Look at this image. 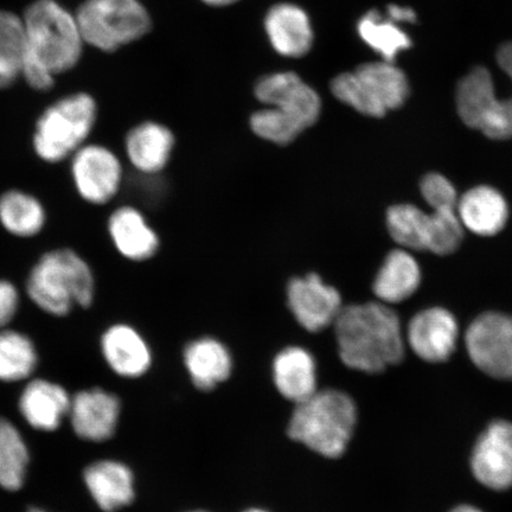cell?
I'll return each mask as SVG.
<instances>
[{
	"mask_svg": "<svg viewBox=\"0 0 512 512\" xmlns=\"http://www.w3.org/2000/svg\"><path fill=\"white\" fill-rule=\"evenodd\" d=\"M471 470L485 488H512V422L494 421L479 435L471 454Z\"/></svg>",
	"mask_w": 512,
	"mask_h": 512,
	"instance_id": "obj_15",
	"label": "cell"
},
{
	"mask_svg": "<svg viewBox=\"0 0 512 512\" xmlns=\"http://www.w3.org/2000/svg\"><path fill=\"white\" fill-rule=\"evenodd\" d=\"M471 361L486 375L512 380V316L488 312L479 316L466 332Z\"/></svg>",
	"mask_w": 512,
	"mask_h": 512,
	"instance_id": "obj_11",
	"label": "cell"
},
{
	"mask_svg": "<svg viewBox=\"0 0 512 512\" xmlns=\"http://www.w3.org/2000/svg\"><path fill=\"white\" fill-rule=\"evenodd\" d=\"M121 403L117 395L102 388L81 390L70 403L73 430L83 440L101 443L117 430Z\"/></svg>",
	"mask_w": 512,
	"mask_h": 512,
	"instance_id": "obj_18",
	"label": "cell"
},
{
	"mask_svg": "<svg viewBox=\"0 0 512 512\" xmlns=\"http://www.w3.org/2000/svg\"><path fill=\"white\" fill-rule=\"evenodd\" d=\"M451 512H484L483 510H480L476 507H473V505L464 504L459 505V507L454 508Z\"/></svg>",
	"mask_w": 512,
	"mask_h": 512,
	"instance_id": "obj_35",
	"label": "cell"
},
{
	"mask_svg": "<svg viewBox=\"0 0 512 512\" xmlns=\"http://www.w3.org/2000/svg\"><path fill=\"white\" fill-rule=\"evenodd\" d=\"M332 328L339 360L351 370L380 374L405 357L400 318L389 305H344Z\"/></svg>",
	"mask_w": 512,
	"mask_h": 512,
	"instance_id": "obj_2",
	"label": "cell"
},
{
	"mask_svg": "<svg viewBox=\"0 0 512 512\" xmlns=\"http://www.w3.org/2000/svg\"><path fill=\"white\" fill-rule=\"evenodd\" d=\"M266 32L277 53L286 57H302L309 53L313 31L309 17L293 4H279L268 11Z\"/></svg>",
	"mask_w": 512,
	"mask_h": 512,
	"instance_id": "obj_26",
	"label": "cell"
},
{
	"mask_svg": "<svg viewBox=\"0 0 512 512\" xmlns=\"http://www.w3.org/2000/svg\"><path fill=\"white\" fill-rule=\"evenodd\" d=\"M96 104L88 94L68 96L50 106L38 119L32 150L49 165L66 162L87 144L96 123Z\"/></svg>",
	"mask_w": 512,
	"mask_h": 512,
	"instance_id": "obj_5",
	"label": "cell"
},
{
	"mask_svg": "<svg viewBox=\"0 0 512 512\" xmlns=\"http://www.w3.org/2000/svg\"><path fill=\"white\" fill-rule=\"evenodd\" d=\"M357 406L347 393L318 390L298 403L288 422V437L324 458L342 457L357 424Z\"/></svg>",
	"mask_w": 512,
	"mask_h": 512,
	"instance_id": "obj_4",
	"label": "cell"
},
{
	"mask_svg": "<svg viewBox=\"0 0 512 512\" xmlns=\"http://www.w3.org/2000/svg\"><path fill=\"white\" fill-rule=\"evenodd\" d=\"M286 304L300 328L310 334L332 328L344 307L341 292L315 272L288 281Z\"/></svg>",
	"mask_w": 512,
	"mask_h": 512,
	"instance_id": "obj_12",
	"label": "cell"
},
{
	"mask_svg": "<svg viewBox=\"0 0 512 512\" xmlns=\"http://www.w3.org/2000/svg\"><path fill=\"white\" fill-rule=\"evenodd\" d=\"M23 297L15 280L0 277V330L14 325L22 310Z\"/></svg>",
	"mask_w": 512,
	"mask_h": 512,
	"instance_id": "obj_33",
	"label": "cell"
},
{
	"mask_svg": "<svg viewBox=\"0 0 512 512\" xmlns=\"http://www.w3.org/2000/svg\"><path fill=\"white\" fill-rule=\"evenodd\" d=\"M70 183L79 200L92 208L110 206L125 184L121 159L105 145L85 144L69 159Z\"/></svg>",
	"mask_w": 512,
	"mask_h": 512,
	"instance_id": "obj_10",
	"label": "cell"
},
{
	"mask_svg": "<svg viewBox=\"0 0 512 512\" xmlns=\"http://www.w3.org/2000/svg\"><path fill=\"white\" fill-rule=\"evenodd\" d=\"M175 147V137L168 127L147 121L126 134L128 163L140 175L156 176L168 166Z\"/></svg>",
	"mask_w": 512,
	"mask_h": 512,
	"instance_id": "obj_22",
	"label": "cell"
},
{
	"mask_svg": "<svg viewBox=\"0 0 512 512\" xmlns=\"http://www.w3.org/2000/svg\"><path fill=\"white\" fill-rule=\"evenodd\" d=\"M425 213L413 204H396L387 211L392 239L405 249L450 255L462 246L464 227L457 207H435Z\"/></svg>",
	"mask_w": 512,
	"mask_h": 512,
	"instance_id": "obj_7",
	"label": "cell"
},
{
	"mask_svg": "<svg viewBox=\"0 0 512 512\" xmlns=\"http://www.w3.org/2000/svg\"><path fill=\"white\" fill-rule=\"evenodd\" d=\"M106 234L115 253L131 264H144L158 254L160 238L144 211L133 204L114 207L106 217Z\"/></svg>",
	"mask_w": 512,
	"mask_h": 512,
	"instance_id": "obj_14",
	"label": "cell"
},
{
	"mask_svg": "<svg viewBox=\"0 0 512 512\" xmlns=\"http://www.w3.org/2000/svg\"><path fill=\"white\" fill-rule=\"evenodd\" d=\"M83 42L114 51L142 38L151 19L139 0H86L75 15Z\"/></svg>",
	"mask_w": 512,
	"mask_h": 512,
	"instance_id": "obj_9",
	"label": "cell"
},
{
	"mask_svg": "<svg viewBox=\"0 0 512 512\" xmlns=\"http://www.w3.org/2000/svg\"><path fill=\"white\" fill-rule=\"evenodd\" d=\"M98 277L91 261L72 246H56L37 256L23 280V294L37 311L51 319L93 310Z\"/></svg>",
	"mask_w": 512,
	"mask_h": 512,
	"instance_id": "obj_1",
	"label": "cell"
},
{
	"mask_svg": "<svg viewBox=\"0 0 512 512\" xmlns=\"http://www.w3.org/2000/svg\"><path fill=\"white\" fill-rule=\"evenodd\" d=\"M70 398L61 384L47 379H31L19 396V411L25 421L38 431L57 430L69 414Z\"/></svg>",
	"mask_w": 512,
	"mask_h": 512,
	"instance_id": "obj_21",
	"label": "cell"
},
{
	"mask_svg": "<svg viewBox=\"0 0 512 512\" xmlns=\"http://www.w3.org/2000/svg\"><path fill=\"white\" fill-rule=\"evenodd\" d=\"M28 465L29 451L21 433L10 421L0 418V486L8 491L21 489Z\"/></svg>",
	"mask_w": 512,
	"mask_h": 512,
	"instance_id": "obj_30",
	"label": "cell"
},
{
	"mask_svg": "<svg viewBox=\"0 0 512 512\" xmlns=\"http://www.w3.org/2000/svg\"><path fill=\"white\" fill-rule=\"evenodd\" d=\"M331 91L358 113L382 118L405 104L409 85L402 70L382 61L362 64L354 73L338 75L331 82Z\"/></svg>",
	"mask_w": 512,
	"mask_h": 512,
	"instance_id": "obj_8",
	"label": "cell"
},
{
	"mask_svg": "<svg viewBox=\"0 0 512 512\" xmlns=\"http://www.w3.org/2000/svg\"><path fill=\"white\" fill-rule=\"evenodd\" d=\"M358 34L368 46L383 57L384 62L393 63L400 51L411 48L412 42L398 23L383 18L377 11H369L357 25Z\"/></svg>",
	"mask_w": 512,
	"mask_h": 512,
	"instance_id": "obj_31",
	"label": "cell"
},
{
	"mask_svg": "<svg viewBox=\"0 0 512 512\" xmlns=\"http://www.w3.org/2000/svg\"><path fill=\"white\" fill-rule=\"evenodd\" d=\"M499 67L512 81V42L498 50ZM495 83L489 70L478 67L459 82L457 106L464 123L496 140L512 138V93L504 98L494 95Z\"/></svg>",
	"mask_w": 512,
	"mask_h": 512,
	"instance_id": "obj_6",
	"label": "cell"
},
{
	"mask_svg": "<svg viewBox=\"0 0 512 512\" xmlns=\"http://www.w3.org/2000/svg\"><path fill=\"white\" fill-rule=\"evenodd\" d=\"M29 512H46L41 509H30Z\"/></svg>",
	"mask_w": 512,
	"mask_h": 512,
	"instance_id": "obj_38",
	"label": "cell"
},
{
	"mask_svg": "<svg viewBox=\"0 0 512 512\" xmlns=\"http://www.w3.org/2000/svg\"><path fill=\"white\" fill-rule=\"evenodd\" d=\"M203 2L213 6H226L238 2V0H203Z\"/></svg>",
	"mask_w": 512,
	"mask_h": 512,
	"instance_id": "obj_36",
	"label": "cell"
},
{
	"mask_svg": "<svg viewBox=\"0 0 512 512\" xmlns=\"http://www.w3.org/2000/svg\"><path fill=\"white\" fill-rule=\"evenodd\" d=\"M387 17L396 23L408 22L414 23L416 21L415 12L409 8H402L399 5L388 6Z\"/></svg>",
	"mask_w": 512,
	"mask_h": 512,
	"instance_id": "obj_34",
	"label": "cell"
},
{
	"mask_svg": "<svg viewBox=\"0 0 512 512\" xmlns=\"http://www.w3.org/2000/svg\"><path fill=\"white\" fill-rule=\"evenodd\" d=\"M421 271L418 261L406 249L390 252L377 272L373 292L380 303L399 304L418 290Z\"/></svg>",
	"mask_w": 512,
	"mask_h": 512,
	"instance_id": "obj_27",
	"label": "cell"
},
{
	"mask_svg": "<svg viewBox=\"0 0 512 512\" xmlns=\"http://www.w3.org/2000/svg\"><path fill=\"white\" fill-rule=\"evenodd\" d=\"M459 336L457 319L443 307H432L415 315L409 323V347L422 361L446 362L456 351Z\"/></svg>",
	"mask_w": 512,
	"mask_h": 512,
	"instance_id": "obj_17",
	"label": "cell"
},
{
	"mask_svg": "<svg viewBox=\"0 0 512 512\" xmlns=\"http://www.w3.org/2000/svg\"><path fill=\"white\" fill-rule=\"evenodd\" d=\"M190 512H207V511H200V510H198V511H190Z\"/></svg>",
	"mask_w": 512,
	"mask_h": 512,
	"instance_id": "obj_39",
	"label": "cell"
},
{
	"mask_svg": "<svg viewBox=\"0 0 512 512\" xmlns=\"http://www.w3.org/2000/svg\"><path fill=\"white\" fill-rule=\"evenodd\" d=\"M99 349L107 367L123 379H139L152 367L151 345L136 326L124 320L101 330Z\"/></svg>",
	"mask_w": 512,
	"mask_h": 512,
	"instance_id": "obj_16",
	"label": "cell"
},
{
	"mask_svg": "<svg viewBox=\"0 0 512 512\" xmlns=\"http://www.w3.org/2000/svg\"><path fill=\"white\" fill-rule=\"evenodd\" d=\"M243 512H270V511H267L265 509H260V508H252V509L245 510Z\"/></svg>",
	"mask_w": 512,
	"mask_h": 512,
	"instance_id": "obj_37",
	"label": "cell"
},
{
	"mask_svg": "<svg viewBox=\"0 0 512 512\" xmlns=\"http://www.w3.org/2000/svg\"><path fill=\"white\" fill-rule=\"evenodd\" d=\"M25 56L22 76L37 91L54 86L56 75L78 64L83 38L75 16L54 0H37L23 16Z\"/></svg>",
	"mask_w": 512,
	"mask_h": 512,
	"instance_id": "obj_3",
	"label": "cell"
},
{
	"mask_svg": "<svg viewBox=\"0 0 512 512\" xmlns=\"http://www.w3.org/2000/svg\"><path fill=\"white\" fill-rule=\"evenodd\" d=\"M420 190L426 203L431 208L458 206L457 190L443 175L430 174L425 176L420 183Z\"/></svg>",
	"mask_w": 512,
	"mask_h": 512,
	"instance_id": "obj_32",
	"label": "cell"
},
{
	"mask_svg": "<svg viewBox=\"0 0 512 512\" xmlns=\"http://www.w3.org/2000/svg\"><path fill=\"white\" fill-rule=\"evenodd\" d=\"M48 222L46 203L34 192L19 187L0 191V229L10 238L37 239L46 232Z\"/></svg>",
	"mask_w": 512,
	"mask_h": 512,
	"instance_id": "obj_19",
	"label": "cell"
},
{
	"mask_svg": "<svg viewBox=\"0 0 512 512\" xmlns=\"http://www.w3.org/2000/svg\"><path fill=\"white\" fill-rule=\"evenodd\" d=\"M85 483L101 510L114 512L127 507L136 496L130 467L115 460H100L85 471Z\"/></svg>",
	"mask_w": 512,
	"mask_h": 512,
	"instance_id": "obj_24",
	"label": "cell"
},
{
	"mask_svg": "<svg viewBox=\"0 0 512 512\" xmlns=\"http://www.w3.org/2000/svg\"><path fill=\"white\" fill-rule=\"evenodd\" d=\"M275 388L294 405L318 392V369L315 356L299 345L280 350L272 363Z\"/></svg>",
	"mask_w": 512,
	"mask_h": 512,
	"instance_id": "obj_20",
	"label": "cell"
},
{
	"mask_svg": "<svg viewBox=\"0 0 512 512\" xmlns=\"http://www.w3.org/2000/svg\"><path fill=\"white\" fill-rule=\"evenodd\" d=\"M40 364L35 339L27 331L10 326L0 330V382L30 380Z\"/></svg>",
	"mask_w": 512,
	"mask_h": 512,
	"instance_id": "obj_28",
	"label": "cell"
},
{
	"mask_svg": "<svg viewBox=\"0 0 512 512\" xmlns=\"http://www.w3.org/2000/svg\"><path fill=\"white\" fill-rule=\"evenodd\" d=\"M457 213L464 229L479 236H494L507 224L509 207L501 192L480 185L459 198Z\"/></svg>",
	"mask_w": 512,
	"mask_h": 512,
	"instance_id": "obj_25",
	"label": "cell"
},
{
	"mask_svg": "<svg viewBox=\"0 0 512 512\" xmlns=\"http://www.w3.org/2000/svg\"><path fill=\"white\" fill-rule=\"evenodd\" d=\"M183 362L194 386L206 392L226 382L233 371V357L227 345L214 337L191 341L183 351Z\"/></svg>",
	"mask_w": 512,
	"mask_h": 512,
	"instance_id": "obj_23",
	"label": "cell"
},
{
	"mask_svg": "<svg viewBox=\"0 0 512 512\" xmlns=\"http://www.w3.org/2000/svg\"><path fill=\"white\" fill-rule=\"evenodd\" d=\"M255 95L304 132L317 123L322 111V101L315 89L291 72L265 76L256 85Z\"/></svg>",
	"mask_w": 512,
	"mask_h": 512,
	"instance_id": "obj_13",
	"label": "cell"
},
{
	"mask_svg": "<svg viewBox=\"0 0 512 512\" xmlns=\"http://www.w3.org/2000/svg\"><path fill=\"white\" fill-rule=\"evenodd\" d=\"M24 56L23 19L0 10V89L14 85L22 76Z\"/></svg>",
	"mask_w": 512,
	"mask_h": 512,
	"instance_id": "obj_29",
	"label": "cell"
}]
</instances>
